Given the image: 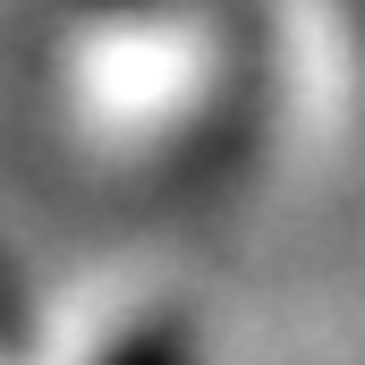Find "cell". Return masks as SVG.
Returning <instances> with one entry per match:
<instances>
[{
	"label": "cell",
	"instance_id": "1",
	"mask_svg": "<svg viewBox=\"0 0 365 365\" xmlns=\"http://www.w3.org/2000/svg\"><path fill=\"white\" fill-rule=\"evenodd\" d=\"M102 365H195V331L187 323H145V331H128Z\"/></svg>",
	"mask_w": 365,
	"mask_h": 365
},
{
	"label": "cell",
	"instance_id": "2",
	"mask_svg": "<svg viewBox=\"0 0 365 365\" xmlns=\"http://www.w3.org/2000/svg\"><path fill=\"white\" fill-rule=\"evenodd\" d=\"M86 9H136V0H86Z\"/></svg>",
	"mask_w": 365,
	"mask_h": 365
}]
</instances>
